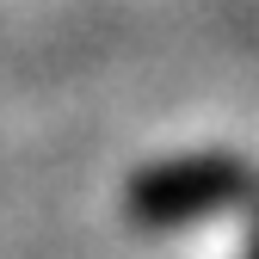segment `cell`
<instances>
[{
	"label": "cell",
	"mask_w": 259,
	"mask_h": 259,
	"mask_svg": "<svg viewBox=\"0 0 259 259\" xmlns=\"http://www.w3.org/2000/svg\"><path fill=\"white\" fill-rule=\"evenodd\" d=\"M253 204H259V185H253ZM253 259H259V229H253Z\"/></svg>",
	"instance_id": "2"
},
{
	"label": "cell",
	"mask_w": 259,
	"mask_h": 259,
	"mask_svg": "<svg viewBox=\"0 0 259 259\" xmlns=\"http://www.w3.org/2000/svg\"><path fill=\"white\" fill-rule=\"evenodd\" d=\"M247 173L235 160H185V167H154L136 179V210L167 222V216H191L204 204H222V191H241Z\"/></svg>",
	"instance_id": "1"
}]
</instances>
